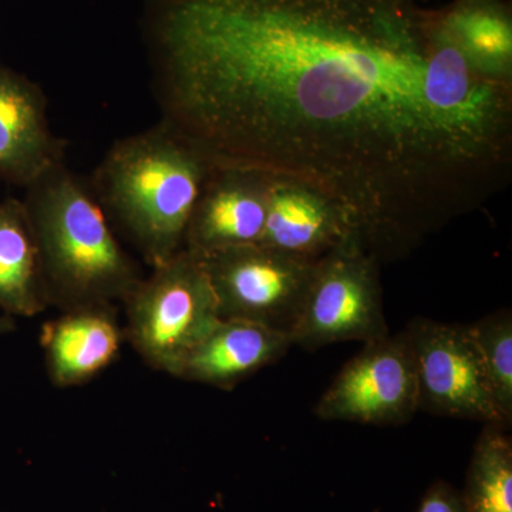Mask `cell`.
<instances>
[{"label": "cell", "mask_w": 512, "mask_h": 512, "mask_svg": "<svg viewBox=\"0 0 512 512\" xmlns=\"http://www.w3.org/2000/svg\"><path fill=\"white\" fill-rule=\"evenodd\" d=\"M357 237L345 211L328 195L289 178L268 175V212L259 244L316 262Z\"/></svg>", "instance_id": "cell-10"}, {"label": "cell", "mask_w": 512, "mask_h": 512, "mask_svg": "<svg viewBox=\"0 0 512 512\" xmlns=\"http://www.w3.org/2000/svg\"><path fill=\"white\" fill-rule=\"evenodd\" d=\"M214 165L163 120L111 146L92 185L110 224L151 268L183 251L192 211Z\"/></svg>", "instance_id": "cell-2"}, {"label": "cell", "mask_w": 512, "mask_h": 512, "mask_svg": "<svg viewBox=\"0 0 512 512\" xmlns=\"http://www.w3.org/2000/svg\"><path fill=\"white\" fill-rule=\"evenodd\" d=\"M417 512H467V510L460 491L446 481H436L424 494Z\"/></svg>", "instance_id": "cell-18"}, {"label": "cell", "mask_w": 512, "mask_h": 512, "mask_svg": "<svg viewBox=\"0 0 512 512\" xmlns=\"http://www.w3.org/2000/svg\"><path fill=\"white\" fill-rule=\"evenodd\" d=\"M448 32L477 69L512 82L510 0H453L441 9Z\"/></svg>", "instance_id": "cell-15"}, {"label": "cell", "mask_w": 512, "mask_h": 512, "mask_svg": "<svg viewBox=\"0 0 512 512\" xmlns=\"http://www.w3.org/2000/svg\"><path fill=\"white\" fill-rule=\"evenodd\" d=\"M66 144L50 130L42 89L0 66V180L29 187L64 163Z\"/></svg>", "instance_id": "cell-11"}, {"label": "cell", "mask_w": 512, "mask_h": 512, "mask_svg": "<svg viewBox=\"0 0 512 512\" xmlns=\"http://www.w3.org/2000/svg\"><path fill=\"white\" fill-rule=\"evenodd\" d=\"M151 269L123 301L124 335L148 366L175 377L220 322L217 298L200 256L188 249Z\"/></svg>", "instance_id": "cell-4"}, {"label": "cell", "mask_w": 512, "mask_h": 512, "mask_svg": "<svg viewBox=\"0 0 512 512\" xmlns=\"http://www.w3.org/2000/svg\"><path fill=\"white\" fill-rule=\"evenodd\" d=\"M16 330V320L13 316L0 315V336L8 335V333L15 332Z\"/></svg>", "instance_id": "cell-19"}, {"label": "cell", "mask_w": 512, "mask_h": 512, "mask_svg": "<svg viewBox=\"0 0 512 512\" xmlns=\"http://www.w3.org/2000/svg\"><path fill=\"white\" fill-rule=\"evenodd\" d=\"M124 340L114 303L63 311L40 333L50 382L59 389L89 383L119 357Z\"/></svg>", "instance_id": "cell-12"}, {"label": "cell", "mask_w": 512, "mask_h": 512, "mask_svg": "<svg viewBox=\"0 0 512 512\" xmlns=\"http://www.w3.org/2000/svg\"><path fill=\"white\" fill-rule=\"evenodd\" d=\"M419 412L416 366L406 332L365 343L322 394L323 421L397 426Z\"/></svg>", "instance_id": "cell-7"}, {"label": "cell", "mask_w": 512, "mask_h": 512, "mask_svg": "<svg viewBox=\"0 0 512 512\" xmlns=\"http://www.w3.org/2000/svg\"><path fill=\"white\" fill-rule=\"evenodd\" d=\"M164 123L214 167L311 185L379 258L483 210L512 178V82L419 0H148Z\"/></svg>", "instance_id": "cell-1"}, {"label": "cell", "mask_w": 512, "mask_h": 512, "mask_svg": "<svg viewBox=\"0 0 512 512\" xmlns=\"http://www.w3.org/2000/svg\"><path fill=\"white\" fill-rule=\"evenodd\" d=\"M467 512H512V443L500 424H485L468 467Z\"/></svg>", "instance_id": "cell-16"}, {"label": "cell", "mask_w": 512, "mask_h": 512, "mask_svg": "<svg viewBox=\"0 0 512 512\" xmlns=\"http://www.w3.org/2000/svg\"><path fill=\"white\" fill-rule=\"evenodd\" d=\"M42 259L25 202H0V311L32 318L49 308Z\"/></svg>", "instance_id": "cell-14"}, {"label": "cell", "mask_w": 512, "mask_h": 512, "mask_svg": "<svg viewBox=\"0 0 512 512\" xmlns=\"http://www.w3.org/2000/svg\"><path fill=\"white\" fill-rule=\"evenodd\" d=\"M286 333L247 320L221 319L185 356L178 379L232 390L291 348Z\"/></svg>", "instance_id": "cell-13"}, {"label": "cell", "mask_w": 512, "mask_h": 512, "mask_svg": "<svg viewBox=\"0 0 512 512\" xmlns=\"http://www.w3.org/2000/svg\"><path fill=\"white\" fill-rule=\"evenodd\" d=\"M268 212V175L214 167L192 211L184 249L210 254L261 242Z\"/></svg>", "instance_id": "cell-9"}, {"label": "cell", "mask_w": 512, "mask_h": 512, "mask_svg": "<svg viewBox=\"0 0 512 512\" xmlns=\"http://www.w3.org/2000/svg\"><path fill=\"white\" fill-rule=\"evenodd\" d=\"M198 256L210 278L221 319L247 320L291 338L318 261H305L261 244Z\"/></svg>", "instance_id": "cell-6"}, {"label": "cell", "mask_w": 512, "mask_h": 512, "mask_svg": "<svg viewBox=\"0 0 512 512\" xmlns=\"http://www.w3.org/2000/svg\"><path fill=\"white\" fill-rule=\"evenodd\" d=\"M50 306L62 311L123 302L143 279L121 247L89 181L64 163L26 187Z\"/></svg>", "instance_id": "cell-3"}, {"label": "cell", "mask_w": 512, "mask_h": 512, "mask_svg": "<svg viewBox=\"0 0 512 512\" xmlns=\"http://www.w3.org/2000/svg\"><path fill=\"white\" fill-rule=\"evenodd\" d=\"M476 342L495 410L504 427L512 424V316L507 309L468 325Z\"/></svg>", "instance_id": "cell-17"}, {"label": "cell", "mask_w": 512, "mask_h": 512, "mask_svg": "<svg viewBox=\"0 0 512 512\" xmlns=\"http://www.w3.org/2000/svg\"><path fill=\"white\" fill-rule=\"evenodd\" d=\"M404 332L412 346L421 412L504 427L468 325L414 318Z\"/></svg>", "instance_id": "cell-8"}, {"label": "cell", "mask_w": 512, "mask_h": 512, "mask_svg": "<svg viewBox=\"0 0 512 512\" xmlns=\"http://www.w3.org/2000/svg\"><path fill=\"white\" fill-rule=\"evenodd\" d=\"M387 335L379 258L359 238L349 239L316 262L292 345L318 350Z\"/></svg>", "instance_id": "cell-5"}]
</instances>
